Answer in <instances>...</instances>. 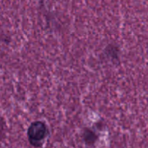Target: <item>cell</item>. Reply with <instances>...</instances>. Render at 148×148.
<instances>
[{
	"mask_svg": "<svg viewBox=\"0 0 148 148\" xmlns=\"http://www.w3.org/2000/svg\"><path fill=\"white\" fill-rule=\"evenodd\" d=\"M49 134L47 127L43 122L36 121L32 123L27 130V138L30 144L35 147H40Z\"/></svg>",
	"mask_w": 148,
	"mask_h": 148,
	"instance_id": "1",
	"label": "cell"
},
{
	"mask_svg": "<svg viewBox=\"0 0 148 148\" xmlns=\"http://www.w3.org/2000/svg\"><path fill=\"white\" fill-rule=\"evenodd\" d=\"M97 137L95 135L93 132H92L91 131H86L84 133V140L85 141V143L88 145H92L96 140Z\"/></svg>",
	"mask_w": 148,
	"mask_h": 148,
	"instance_id": "2",
	"label": "cell"
}]
</instances>
